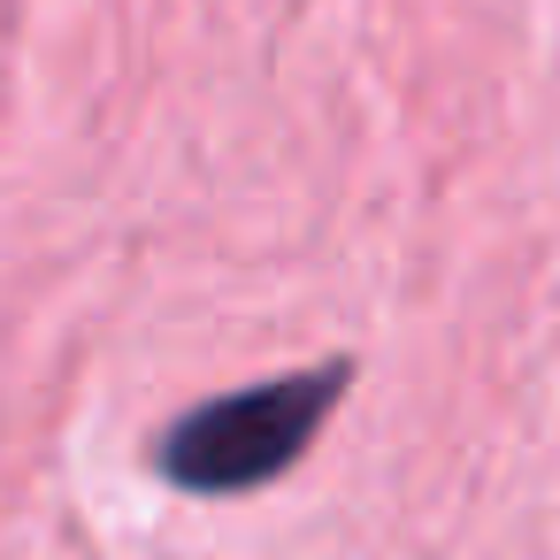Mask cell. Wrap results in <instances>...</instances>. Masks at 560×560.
Listing matches in <instances>:
<instances>
[{"label":"cell","instance_id":"1","mask_svg":"<svg viewBox=\"0 0 560 560\" xmlns=\"http://www.w3.org/2000/svg\"><path fill=\"white\" fill-rule=\"evenodd\" d=\"M346 392V361H323V369H300V376H269L254 392H223L192 415L170 422L162 438V476L200 491V499H231V491H261L269 476H284L323 415L338 407Z\"/></svg>","mask_w":560,"mask_h":560}]
</instances>
